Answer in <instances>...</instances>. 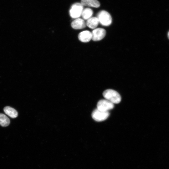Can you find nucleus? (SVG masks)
I'll use <instances>...</instances> for the list:
<instances>
[{
	"label": "nucleus",
	"instance_id": "obj_1",
	"mask_svg": "<svg viewBox=\"0 0 169 169\" xmlns=\"http://www.w3.org/2000/svg\"><path fill=\"white\" fill-rule=\"evenodd\" d=\"M103 95L107 100L113 104H118L121 100L119 94L116 91L112 89H107L104 91Z\"/></svg>",
	"mask_w": 169,
	"mask_h": 169
},
{
	"label": "nucleus",
	"instance_id": "obj_2",
	"mask_svg": "<svg viewBox=\"0 0 169 169\" xmlns=\"http://www.w3.org/2000/svg\"><path fill=\"white\" fill-rule=\"evenodd\" d=\"M99 23L102 25L108 26L110 25L112 22V17L110 14L105 10L100 11L97 15Z\"/></svg>",
	"mask_w": 169,
	"mask_h": 169
},
{
	"label": "nucleus",
	"instance_id": "obj_3",
	"mask_svg": "<svg viewBox=\"0 0 169 169\" xmlns=\"http://www.w3.org/2000/svg\"><path fill=\"white\" fill-rule=\"evenodd\" d=\"M83 6L80 3H77L73 4L69 10L70 17L73 18H79L81 15Z\"/></svg>",
	"mask_w": 169,
	"mask_h": 169
},
{
	"label": "nucleus",
	"instance_id": "obj_4",
	"mask_svg": "<svg viewBox=\"0 0 169 169\" xmlns=\"http://www.w3.org/2000/svg\"><path fill=\"white\" fill-rule=\"evenodd\" d=\"M109 115L110 113L108 111H102L97 109H95L91 115L93 119L97 121H101L105 120Z\"/></svg>",
	"mask_w": 169,
	"mask_h": 169
},
{
	"label": "nucleus",
	"instance_id": "obj_5",
	"mask_svg": "<svg viewBox=\"0 0 169 169\" xmlns=\"http://www.w3.org/2000/svg\"><path fill=\"white\" fill-rule=\"evenodd\" d=\"M97 109L99 110L107 111L113 109L114 107V104L107 100H99L97 104Z\"/></svg>",
	"mask_w": 169,
	"mask_h": 169
},
{
	"label": "nucleus",
	"instance_id": "obj_6",
	"mask_svg": "<svg viewBox=\"0 0 169 169\" xmlns=\"http://www.w3.org/2000/svg\"><path fill=\"white\" fill-rule=\"evenodd\" d=\"M106 33V31L104 28H95L91 32L92 39L95 41H100L104 38Z\"/></svg>",
	"mask_w": 169,
	"mask_h": 169
},
{
	"label": "nucleus",
	"instance_id": "obj_7",
	"mask_svg": "<svg viewBox=\"0 0 169 169\" xmlns=\"http://www.w3.org/2000/svg\"><path fill=\"white\" fill-rule=\"evenodd\" d=\"M86 24L84 20L81 18H77L73 21L71 23L72 27L74 29H79L85 28Z\"/></svg>",
	"mask_w": 169,
	"mask_h": 169
},
{
	"label": "nucleus",
	"instance_id": "obj_8",
	"mask_svg": "<svg viewBox=\"0 0 169 169\" xmlns=\"http://www.w3.org/2000/svg\"><path fill=\"white\" fill-rule=\"evenodd\" d=\"M78 38L82 42L84 43L89 42L92 39L91 33L88 30L82 31L79 34Z\"/></svg>",
	"mask_w": 169,
	"mask_h": 169
},
{
	"label": "nucleus",
	"instance_id": "obj_9",
	"mask_svg": "<svg viewBox=\"0 0 169 169\" xmlns=\"http://www.w3.org/2000/svg\"><path fill=\"white\" fill-rule=\"evenodd\" d=\"M80 3L83 6L98 8L100 4L97 0H81Z\"/></svg>",
	"mask_w": 169,
	"mask_h": 169
},
{
	"label": "nucleus",
	"instance_id": "obj_10",
	"mask_svg": "<svg viewBox=\"0 0 169 169\" xmlns=\"http://www.w3.org/2000/svg\"><path fill=\"white\" fill-rule=\"evenodd\" d=\"M5 113L12 118H14L18 116V112L14 109L9 106L5 107L3 109Z\"/></svg>",
	"mask_w": 169,
	"mask_h": 169
},
{
	"label": "nucleus",
	"instance_id": "obj_11",
	"mask_svg": "<svg viewBox=\"0 0 169 169\" xmlns=\"http://www.w3.org/2000/svg\"><path fill=\"white\" fill-rule=\"evenodd\" d=\"M99 20L96 17H91L87 20L86 25L91 29L95 28L99 23Z\"/></svg>",
	"mask_w": 169,
	"mask_h": 169
},
{
	"label": "nucleus",
	"instance_id": "obj_12",
	"mask_svg": "<svg viewBox=\"0 0 169 169\" xmlns=\"http://www.w3.org/2000/svg\"><path fill=\"white\" fill-rule=\"evenodd\" d=\"M93 14V11L91 8H86L83 10L81 15L83 19L87 20L91 17Z\"/></svg>",
	"mask_w": 169,
	"mask_h": 169
},
{
	"label": "nucleus",
	"instance_id": "obj_13",
	"mask_svg": "<svg viewBox=\"0 0 169 169\" xmlns=\"http://www.w3.org/2000/svg\"><path fill=\"white\" fill-rule=\"evenodd\" d=\"M10 123L9 118L5 115L0 113V125L3 127L8 126Z\"/></svg>",
	"mask_w": 169,
	"mask_h": 169
},
{
	"label": "nucleus",
	"instance_id": "obj_14",
	"mask_svg": "<svg viewBox=\"0 0 169 169\" xmlns=\"http://www.w3.org/2000/svg\"><path fill=\"white\" fill-rule=\"evenodd\" d=\"M168 38L169 39V31L168 33Z\"/></svg>",
	"mask_w": 169,
	"mask_h": 169
}]
</instances>
